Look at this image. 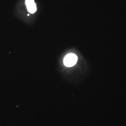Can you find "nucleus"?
Segmentation results:
<instances>
[{
  "mask_svg": "<svg viewBox=\"0 0 126 126\" xmlns=\"http://www.w3.org/2000/svg\"><path fill=\"white\" fill-rule=\"evenodd\" d=\"M78 57L73 53L67 54L63 59L64 64L67 67H72L77 63Z\"/></svg>",
  "mask_w": 126,
  "mask_h": 126,
  "instance_id": "obj_1",
  "label": "nucleus"
},
{
  "mask_svg": "<svg viewBox=\"0 0 126 126\" xmlns=\"http://www.w3.org/2000/svg\"><path fill=\"white\" fill-rule=\"evenodd\" d=\"M26 5L27 9L30 13L34 14L36 11V4L34 0H26Z\"/></svg>",
  "mask_w": 126,
  "mask_h": 126,
  "instance_id": "obj_2",
  "label": "nucleus"
}]
</instances>
